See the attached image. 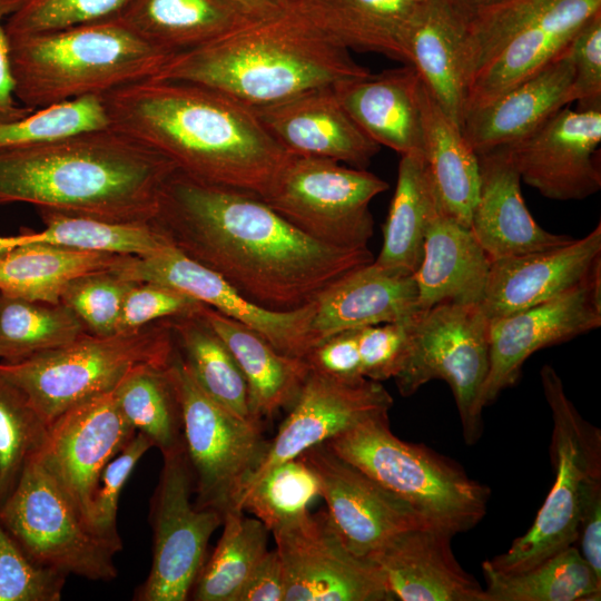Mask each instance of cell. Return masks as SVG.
<instances>
[{"label": "cell", "instance_id": "d6986e66", "mask_svg": "<svg viewBox=\"0 0 601 601\" xmlns=\"http://www.w3.org/2000/svg\"><path fill=\"white\" fill-rule=\"evenodd\" d=\"M299 456L319 481L321 496L333 526L357 556L366 558L404 531L432 526L406 502L325 443Z\"/></svg>", "mask_w": 601, "mask_h": 601}, {"label": "cell", "instance_id": "f1b7e54d", "mask_svg": "<svg viewBox=\"0 0 601 601\" xmlns=\"http://www.w3.org/2000/svg\"><path fill=\"white\" fill-rule=\"evenodd\" d=\"M421 78L411 65L342 80L333 90L354 122L377 145L422 155Z\"/></svg>", "mask_w": 601, "mask_h": 601}, {"label": "cell", "instance_id": "30bf717a", "mask_svg": "<svg viewBox=\"0 0 601 601\" xmlns=\"http://www.w3.org/2000/svg\"><path fill=\"white\" fill-rule=\"evenodd\" d=\"M0 523L37 562L91 581L117 574L112 546L87 525L39 452L0 505Z\"/></svg>", "mask_w": 601, "mask_h": 601}, {"label": "cell", "instance_id": "db71d44e", "mask_svg": "<svg viewBox=\"0 0 601 601\" xmlns=\"http://www.w3.org/2000/svg\"><path fill=\"white\" fill-rule=\"evenodd\" d=\"M312 371L342 377H364L357 344V328L337 333L314 346L305 356Z\"/></svg>", "mask_w": 601, "mask_h": 601}, {"label": "cell", "instance_id": "74e56055", "mask_svg": "<svg viewBox=\"0 0 601 601\" xmlns=\"http://www.w3.org/2000/svg\"><path fill=\"white\" fill-rule=\"evenodd\" d=\"M175 347L196 384L234 414L255 420L245 377L230 351L198 313L169 318Z\"/></svg>", "mask_w": 601, "mask_h": 601}, {"label": "cell", "instance_id": "7a4b0ae2", "mask_svg": "<svg viewBox=\"0 0 601 601\" xmlns=\"http://www.w3.org/2000/svg\"><path fill=\"white\" fill-rule=\"evenodd\" d=\"M109 126L189 178L266 198L293 156L253 108L206 86L147 78L101 96Z\"/></svg>", "mask_w": 601, "mask_h": 601}, {"label": "cell", "instance_id": "8d00e7d4", "mask_svg": "<svg viewBox=\"0 0 601 601\" xmlns=\"http://www.w3.org/2000/svg\"><path fill=\"white\" fill-rule=\"evenodd\" d=\"M40 231L4 236V248L42 243L66 248L145 257L170 246L150 221L120 223L50 209H39Z\"/></svg>", "mask_w": 601, "mask_h": 601}, {"label": "cell", "instance_id": "ffe728a7", "mask_svg": "<svg viewBox=\"0 0 601 601\" xmlns=\"http://www.w3.org/2000/svg\"><path fill=\"white\" fill-rule=\"evenodd\" d=\"M136 433L121 414L114 390L72 406L49 425L39 454L91 531L101 472Z\"/></svg>", "mask_w": 601, "mask_h": 601}, {"label": "cell", "instance_id": "836d02e7", "mask_svg": "<svg viewBox=\"0 0 601 601\" xmlns=\"http://www.w3.org/2000/svg\"><path fill=\"white\" fill-rule=\"evenodd\" d=\"M420 105L422 155L436 195L450 216L470 227L480 186L477 154L422 80Z\"/></svg>", "mask_w": 601, "mask_h": 601}, {"label": "cell", "instance_id": "7402d4cb", "mask_svg": "<svg viewBox=\"0 0 601 601\" xmlns=\"http://www.w3.org/2000/svg\"><path fill=\"white\" fill-rule=\"evenodd\" d=\"M267 132L290 155L365 169L380 145L366 136L338 101L333 87H318L253 108Z\"/></svg>", "mask_w": 601, "mask_h": 601}, {"label": "cell", "instance_id": "c3c4849f", "mask_svg": "<svg viewBox=\"0 0 601 601\" xmlns=\"http://www.w3.org/2000/svg\"><path fill=\"white\" fill-rule=\"evenodd\" d=\"M134 284L114 272L82 276L66 287L60 303L80 318L89 333L115 334L125 295Z\"/></svg>", "mask_w": 601, "mask_h": 601}, {"label": "cell", "instance_id": "4dcf8cb0", "mask_svg": "<svg viewBox=\"0 0 601 601\" xmlns=\"http://www.w3.org/2000/svg\"><path fill=\"white\" fill-rule=\"evenodd\" d=\"M115 18L173 56L255 21L234 0H128Z\"/></svg>", "mask_w": 601, "mask_h": 601}, {"label": "cell", "instance_id": "91938a15", "mask_svg": "<svg viewBox=\"0 0 601 601\" xmlns=\"http://www.w3.org/2000/svg\"><path fill=\"white\" fill-rule=\"evenodd\" d=\"M450 1L466 19H470L473 16L504 0H450Z\"/></svg>", "mask_w": 601, "mask_h": 601}, {"label": "cell", "instance_id": "681fc988", "mask_svg": "<svg viewBox=\"0 0 601 601\" xmlns=\"http://www.w3.org/2000/svg\"><path fill=\"white\" fill-rule=\"evenodd\" d=\"M152 447L150 440L137 432L128 444L105 466L99 480L91 511L93 533L112 546L121 550V539L117 530V511L121 491L134 469Z\"/></svg>", "mask_w": 601, "mask_h": 601}, {"label": "cell", "instance_id": "8fae6325", "mask_svg": "<svg viewBox=\"0 0 601 601\" xmlns=\"http://www.w3.org/2000/svg\"><path fill=\"white\" fill-rule=\"evenodd\" d=\"M171 368L181 405L195 504L223 516L240 510L242 492L262 463L269 442L263 435L260 421L238 416L210 398L196 384L177 349Z\"/></svg>", "mask_w": 601, "mask_h": 601}, {"label": "cell", "instance_id": "ac0fdd59", "mask_svg": "<svg viewBox=\"0 0 601 601\" xmlns=\"http://www.w3.org/2000/svg\"><path fill=\"white\" fill-rule=\"evenodd\" d=\"M601 109H560L506 146L523 180L553 200H582L601 189Z\"/></svg>", "mask_w": 601, "mask_h": 601}, {"label": "cell", "instance_id": "ba28073f", "mask_svg": "<svg viewBox=\"0 0 601 601\" xmlns=\"http://www.w3.org/2000/svg\"><path fill=\"white\" fill-rule=\"evenodd\" d=\"M175 351L168 318L128 333L86 332L65 346L23 361L0 362V374L23 392L50 425L72 406L114 390L134 367L170 364Z\"/></svg>", "mask_w": 601, "mask_h": 601}, {"label": "cell", "instance_id": "6da1fadb", "mask_svg": "<svg viewBox=\"0 0 601 601\" xmlns=\"http://www.w3.org/2000/svg\"><path fill=\"white\" fill-rule=\"evenodd\" d=\"M170 246L217 273L253 303L293 311L346 273L374 260L302 233L260 197L175 171L149 220Z\"/></svg>", "mask_w": 601, "mask_h": 601}, {"label": "cell", "instance_id": "5bb4252c", "mask_svg": "<svg viewBox=\"0 0 601 601\" xmlns=\"http://www.w3.org/2000/svg\"><path fill=\"white\" fill-rule=\"evenodd\" d=\"M114 273L129 282L175 288L252 328L283 354L305 358L316 346L312 332L314 302L293 311L265 308L173 246L145 257L126 256Z\"/></svg>", "mask_w": 601, "mask_h": 601}, {"label": "cell", "instance_id": "4fadbf2b", "mask_svg": "<svg viewBox=\"0 0 601 601\" xmlns=\"http://www.w3.org/2000/svg\"><path fill=\"white\" fill-rule=\"evenodd\" d=\"M162 459L151 500L152 562L135 594L139 601L187 600L206 560L209 539L224 521L219 512L191 502L194 479L185 449Z\"/></svg>", "mask_w": 601, "mask_h": 601}, {"label": "cell", "instance_id": "7dc6e473", "mask_svg": "<svg viewBox=\"0 0 601 601\" xmlns=\"http://www.w3.org/2000/svg\"><path fill=\"white\" fill-rule=\"evenodd\" d=\"M128 0H22L4 23L9 37L117 17Z\"/></svg>", "mask_w": 601, "mask_h": 601}, {"label": "cell", "instance_id": "680465c9", "mask_svg": "<svg viewBox=\"0 0 601 601\" xmlns=\"http://www.w3.org/2000/svg\"><path fill=\"white\" fill-rule=\"evenodd\" d=\"M255 21L286 12L288 0H234Z\"/></svg>", "mask_w": 601, "mask_h": 601}, {"label": "cell", "instance_id": "11a10c76", "mask_svg": "<svg viewBox=\"0 0 601 601\" xmlns=\"http://www.w3.org/2000/svg\"><path fill=\"white\" fill-rule=\"evenodd\" d=\"M21 2L22 0H0V122L19 120L35 111L23 106L16 97L10 40L3 22Z\"/></svg>", "mask_w": 601, "mask_h": 601}, {"label": "cell", "instance_id": "cb8c5ba5", "mask_svg": "<svg viewBox=\"0 0 601 601\" xmlns=\"http://www.w3.org/2000/svg\"><path fill=\"white\" fill-rule=\"evenodd\" d=\"M452 534L425 526L404 531L366 556L392 600L485 601L484 589L457 562Z\"/></svg>", "mask_w": 601, "mask_h": 601}, {"label": "cell", "instance_id": "3957f363", "mask_svg": "<svg viewBox=\"0 0 601 601\" xmlns=\"http://www.w3.org/2000/svg\"><path fill=\"white\" fill-rule=\"evenodd\" d=\"M174 162L112 127L0 151V205L149 221Z\"/></svg>", "mask_w": 601, "mask_h": 601}, {"label": "cell", "instance_id": "ee69618b", "mask_svg": "<svg viewBox=\"0 0 601 601\" xmlns=\"http://www.w3.org/2000/svg\"><path fill=\"white\" fill-rule=\"evenodd\" d=\"M48 430L23 392L0 374V505L16 487L27 461L42 450Z\"/></svg>", "mask_w": 601, "mask_h": 601}, {"label": "cell", "instance_id": "60d3db41", "mask_svg": "<svg viewBox=\"0 0 601 601\" xmlns=\"http://www.w3.org/2000/svg\"><path fill=\"white\" fill-rule=\"evenodd\" d=\"M223 533L205 560L191 588L196 601H236L245 581L268 551L269 529L257 518L231 510L224 515Z\"/></svg>", "mask_w": 601, "mask_h": 601}, {"label": "cell", "instance_id": "5b68a950", "mask_svg": "<svg viewBox=\"0 0 601 601\" xmlns=\"http://www.w3.org/2000/svg\"><path fill=\"white\" fill-rule=\"evenodd\" d=\"M9 40L16 97L31 110L155 77L173 57L117 18Z\"/></svg>", "mask_w": 601, "mask_h": 601}, {"label": "cell", "instance_id": "816d5d0a", "mask_svg": "<svg viewBox=\"0 0 601 601\" xmlns=\"http://www.w3.org/2000/svg\"><path fill=\"white\" fill-rule=\"evenodd\" d=\"M568 50L573 66L572 102L578 101L579 110L601 109V11L579 29Z\"/></svg>", "mask_w": 601, "mask_h": 601}, {"label": "cell", "instance_id": "1f68e13d", "mask_svg": "<svg viewBox=\"0 0 601 601\" xmlns=\"http://www.w3.org/2000/svg\"><path fill=\"white\" fill-rule=\"evenodd\" d=\"M198 313L237 362L247 383L255 420L270 418L294 404L311 371L305 358L278 352L252 328L205 304Z\"/></svg>", "mask_w": 601, "mask_h": 601}, {"label": "cell", "instance_id": "94428289", "mask_svg": "<svg viewBox=\"0 0 601 601\" xmlns=\"http://www.w3.org/2000/svg\"><path fill=\"white\" fill-rule=\"evenodd\" d=\"M6 252L4 245H3V236H0V254Z\"/></svg>", "mask_w": 601, "mask_h": 601}, {"label": "cell", "instance_id": "484cf974", "mask_svg": "<svg viewBox=\"0 0 601 601\" xmlns=\"http://www.w3.org/2000/svg\"><path fill=\"white\" fill-rule=\"evenodd\" d=\"M312 332L316 345L348 329L413 319L418 313L413 275L374 263L341 276L315 298Z\"/></svg>", "mask_w": 601, "mask_h": 601}, {"label": "cell", "instance_id": "bcb514c9", "mask_svg": "<svg viewBox=\"0 0 601 601\" xmlns=\"http://www.w3.org/2000/svg\"><path fill=\"white\" fill-rule=\"evenodd\" d=\"M67 577L33 560L0 523V601H59Z\"/></svg>", "mask_w": 601, "mask_h": 601}, {"label": "cell", "instance_id": "ab89813d", "mask_svg": "<svg viewBox=\"0 0 601 601\" xmlns=\"http://www.w3.org/2000/svg\"><path fill=\"white\" fill-rule=\"evenodd\" d=\"M114 394L124 417L162 455L185 449L183 412L171 362L166 366L134 367L114 388Z\"/></svg>", "mask_w": 601, "mask_h": 601}, {"label": "cell", "instance_id": "9c48e42d", "mask_svg": "<svg viewBox=\"0 0 601 601\" xmlns=\"http://www.w3.org/2000/svg\"><path fill=\"white\" fill-rule=\"evenodd\" d=\"M489 322L479 304L441 303L420 312L408 324L407 352L394 376L403 396L433 380L445 381L467 445L483 434L480 396L489 371Z\"/></svg>", "mask_w": 601, "mask_h": 601}, {"label": "cell", "instance_id": "277c9868", "mask_svg": "<svg viewBox=\"0 0 601 601\" xmlns=\"http://www.w3.org/2000/svg\"><path fill=\"white\" fill-rule=\"evenodd\" d=\"M368 73L286 11L174 55L154 78L199 83L255 108Z\"/></svg>", "mask_w": 601, "mask_h": 601}, {"label": "cell", "instance_id": "e0dca14e", "mask_svg": "<svg viewBox=\"0 0 601 601\" xmlns=\"http://www.w3.org/2000/svg\"><path fill=\"white\" fill-rule=\"evenodd\" d=\"M393 397L381 382L309 374L246 489L269 470L373 417L388 415ZM242 496V495H240Z\"/></svg>", "mask_w": 601, "mask_h": 601}, {"label": "cell", "instance_id": "f546056e", "mask_svg": "<svg viewBox=\"0 0 601 601\" xmlns=\"http://www.w3.org/2000/svg\"><path fill=\"white\" fill-rule=\"evenodd\" d=\"M490 266L471 228L440 207L427 226L423 257L413 275L420 312L441 303L480 305Z\"/></svg>", "mask_w": 601, "mask_h": 601}, {"label": "cell", "instance_id": "83f0119b", "mask_svg": "<svg viewBox=\"0 0 601 601\" xmlns=\"http://www.w3.org/2000/svg\"><path fill=\"white\" fill-rule=\"evenodd\" d=\"M424 0H288L287 12L344 48L408 65L407 41Z\"/></svg>", "mask_w": 601, "mask_h": 601}, {"label": "cell", "instance_id": "9f6ffc18", "mask_svg": "<svg viewBox=\"0 0 601 601\" xmlns=\"http://www.w3.org/2000/svg\"><path fill=\"white\" fill-rule=\"evenodd\" d=\"M285 577L277 550H268L254 568L236 601H284Z\"/></svg>", "mask_w": 601, "mask_h": 601}, {"label": "cell", "instance_id": "8992f818", "mask_svg": "<svg viewBox=\"0 0 601 601\" xmlns=\"http://www.w3.org/2000/svg\"><path fill=\"white\" fill-rule=\"evenodd\" d=\"M325 444L453 536L474 528L486 513L491 490L453 460L398 439L388 415L367 420Z\"/></svg>", "mask_w": 601, "mask_h": 601}, {"label": "cell", "instance_id": "4316f807", "mask_svg": "<svg viewBox=\"0 0 601 601\" xmlns=\"http://www.w3.org/2000/svg\"><path fill=\"white\" fill-rule=\"evenodd\" d=\"M573 66L566 50L485 105L466 112L464 138L476 152L509 145L572 102Z\"/></svg>", "mask_w": 601, "mask_h": 601}, {"label": "cell", "instance_id": "d6a6232c", "mask_svg": "<svg viewBox=\"0 0 601 601\" xmlns=\"http://www.w3.org/2000/svg\"><path fill=\"white\" fill-rule=\"evenodd\" d=\"M466 22L450 0H424L407 41L408 65L460 126L466 107L462 67Z\"/></svg>", "mask_w": 601, "mask_h": 601}, {"label": "cell", "instance_id": "d4e9b609", "mask_svg": "<svg viewBox=\"0 0 601 601\" xmlns=\"http://www.w3.org/2000/svg\"><path fill=\"white\" fill-rule=\"evenodd\" d=\"M477 157L480 186L470 228L491 262L573 240L543 229L531 216L521 194L520 174L506 146Z\"/></svg>", "mask_w": 601, "mask_h": 601}, {"label": "cell", "instance_id": "603a6c76", "mask_svg": "<svg viewBox=\"0 0 601 601\" xmlns=\"http://www.w3.org/2000/svg\"><path fill=\"white\" fill-rule=\"evenodd\" d=\"M601 265V224L570 243L491 262L480 306L489 321L553 298Z\"/></svg>", "mask_w": 601, "mask_h": 601}, {"label": "cell", "instance_id": "e575fe53", "mask_svg": "<svg viewBox=\"0 0 601 601\" xmlns=\"http://www.w3.org/2000/svg\"><path fill=\"white\" fill-rule=\"evenodd\" d=\"M124 257L42 243L19 245L0 254V293L60 303L61 294L71 282L114 272Z\"/></svg>", "mask_w": 601, "mask_h": 601}, {"label": "cell", "instance_id": "52a82bcc", "mask_svg": "<svg viewBox=\"0 0 601 601\" xmlns=\"http://www.w3.org/2000/svg\"><path fill=\"white\" fill-rule=\"evenodd\" d=\"M552 416L554 483L531 528L502 554L487 560L501 572H520L575 545L590 497L601 490V431L579 413L553 366L540 372Z\"/></svg>", "mask_w": 601, "mask_h": 601}, {"label": "cell", "instance_id": "7bdbcfd3", "mask_svg": "<svg viewBox=\"0 0 601 601\" xmlns=\"http://www.w3.org/2000/svg\"><path fill=\"white\" fill-rule=\"evenodd\" d=\"M321 496L319 481L300 457L276 465L242 494L238 508L250 512L272 532L308 512Z\"/></svg>", "mask_w": 601, "mask_h": 601}, {"label": "cell", "instance_id": "2e32d148", "mask_svg": "<svg viewBox=\"0 0 601 601\" xmlns=\"http://www.w3.org/2000/svg\"><path fill=\"white\" fill-rule=\"evenodd\" d=\"M601 326V265L584 280L545 302L489 322V371L480 405L513 386L524 362L539 349Z\"/></svg>", "mask_w": 601, "mask_h": 601}, {"label": "cell", "instance_id": "44dd1931", "mask_svg": "<svg viewBox=\"0 0 601 601\" xmlns=\"http://www.w3.org/2000/svg\"><path fill=\"white\" fill-rule=\"evenodd\" d=\"M601 0H543L529 8L467 87V111L487 104L562 55Z\"/></svg>", "mask_w": 601, "mask_h": 601}, {"label": "cell", "instance_id": "6f0895ef", "mask_svg": "<svg viewBox=\"0 0 601 601\" xmlns=\"http://www.w3.org/2000/svg\"><path fill=\"white\" fill-rule=\"evenodd\" d=\"M580 554L598 579H601V490L588 501L575 542Z\"/></svg>", "mask_w": 601, "mask_h": 601}, {"label": "cell", "instance_id": "7c38bea8", "mask_svg": "<svg viewBox=\"0 0 601 601\" xmlns=\"http://www.w3.org/2000/svg\"><path fill=\"white\" fill-rule=\"evenodd\" d=\"M387 188L385 180L365 169L293 155L263 200L316 242L364 248L374 233L370 203Z\"/></svg>", "mask_w": 601, "mask_h": 601}, {"label": "cell", "instance_id": "f907efd6", "mask_svg": "<svg viewBox=\"0 0 601 601\" xmlns=\"http://www.w3.org/2000/svg\"><path fill=\"white\" fill-rule=\"evenodd\" d=\"M201 306L203 303L169 286L135 283L125 295L117 333L134 332L158 321L194 314Z\"/></svg>", "mask_w": 601, "mask_h": 601}, {"label": "cell", "instance_id": "b9f144b4", "mask_svg": "<svg viewBox=\"0 0 601 601\" xmlns=\"http://www.w3.org/2000/svg\"><path fill=\"white\" fill-rule=\"evenodd\" d=\"M88 332L62 303L0 293V362L17 363L65 346Z\"/></svg>", "mask_w": 601, "mask_h": 601}, {"label": "cell", "instance_id": "f5cc1de1", "mask_svg": "<svg viewBox=\"0 0 601 601\" xmlns=\"http://www.w3.org/2000/svg\"><path fill=\"white\" fill-rule=\"evenodd\" d=\"M411 321L357 328L361 370L364 377L376 382L394 378L407 352Z\"/></svg>", "mask_w": 601, "mask_h": 601}, {"label": "cell", "instance_id": "f35d334b", "mask_svg": "<svg viewBox=\"0 0 601 601\" xmlns=\"http://www.w3.org/2000/svg\"><path fill=\"white\" fill-rule=\"evenodd\" d=\"M482 571L485 601H597L601 597V579L575 545L524 571L501 572L487 560Z\"/></svg>", "mask_w": 601, "mask_h": 601}, {"label": "cell", "instance_id": "d590c367", "mask_svg": "<svg viewBox=\"0 0 601 601\" xmlns=\"http://www.w3.org/2000/svg\"><path fill=\"white\" fill-rule=\"evenodd\" d=\"M442 207L423 155H402L397 181L383 226V244L374 263L414 275L423 257L427 226Z\"/></svg>", "mask_w": 601, "mask_h": 601}, {"label": "cell", "instance_id": "9a60e30c", "mask_svg": "<svg viewBox=\"0 0 601 601\" xmlns=\"http://www.w3.org/2000/svg\"><path fill=\"white\" fill-rule=\"evenodd\" d=\"M270 533L284 570V601L392 600L378 569L346 548L326 511H308Z\"/></svg>", "mask_w": 601, "mask_h": 601}, {"label": "cell", "instance_id": "f6af8a7d", "mask_svg": "<svg viewBox=\"0 0 601 601\" xmlns=\"http://www.w3.org/2000/svg\"><path fill=\"white\" fill-rule=\"evenodd\" d=\"M109 127L100 96H87L0 122V151L17 149L73 134Z\"/></svg>", "mask_w": 601, "mask_h": 601}]
</instances>
